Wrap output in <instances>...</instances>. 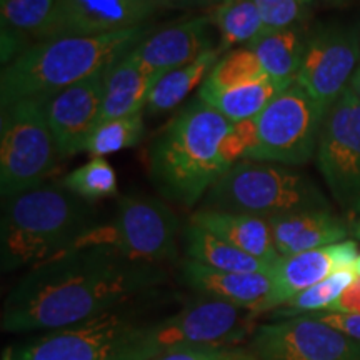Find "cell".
I'll use <instances>...</instances> for the list:
<instances>
[{
	"label": "cell",
	"mask_w": 360,
	"mask_h": 360,
	"mask_svg": "<svg viewBox=\"0 0 360 360\" xmlns=\"http://www.w3.org/2000/svg\"><path fill=\"white\" fill-rule=\"evenodd\" d=\"M220 49H210L193 60L192 64L180 67L157 80L147 98L146 110L148 115H159L172 110L192 92L197 85L204 84L207 75L219 62Z\"/></svg>",
	"instance_id": "25"
},
{
	"label": "cell",
	"mask_w": 360,
	"mask_h": 360,
	"mask_svg": "<svg viewBox=\"0 0 360 360\" xmlns=\"http://www.w3.org/2000/svg\"><path fill=\"white\" fill-rule=\"evenodd\" d=\"M328 312L360 315V276L355 277V281L342 292L339 299L328 307Z\"/></svg>",
	"instance_id": "36"
},
{
	"label": "cell",
	"mask_w": 360,
	"mask_h": 360,
	"mask_svg": "<svg viewBox=\"0 0 360 360\" xmlns=\"http://www.w3.org/2000/svg\"><path fill=\"white\" fill-rule=\"evenodd\" d=\"M307 39L309 34L305 32L304 25H300L260 32L250 44H247V47L257 56L260 65L270 79L292 85L297 82Z\"/></svg>",
	"instance_id": "22"
},
{
	"label": "cell",
	"mask_w": 360,
	"mask_h": 360,
	"mask_svg": "<svg viewBox=\"0 0 360 360\" xmlns=\"http://www.w3.org/2000/svg\"><path fill=\"white\" fill-rule=\"evenodd\" d=\"M147 29L119 30L101 35H65L32 44L4 65L0 105L24 98H47L97 72L109 69L146 39Z\"/></svg>",
	"instance_id": "3"
},
{
	"label": "cell",
	"mask_w": 360,
	"mask_h": 360,
	"mask_svg": "<svg viewBox=\"0 0 360 360\" xmlns=\"http://www.w3.org/2000/svg\"><path fill=\"white\" fill-rule=\"evenodd\" d=\"M349 89L352 90L355 96H357V97L360 98V67H359L357 70H355V74L352 75V79H350Z\"/></svg>",
	"instance_id": "38"
},
{
	"label": "cell",
	"mask_w": 360,
	"mask_h": 360,
	"mask_svg": "<svg viewBox=\"0 0 360 360\" xmlns=\"http://www.w3.org/2000/svg\"><path fill=\"white\" fill-rule=\"evenodd\" d=\"M231 120L193 101L155 139L148 150V175L167 200L192 207L227 170L220 143Z\"/></svg>",
	"instance_id": "4"
},
{
	"label": "cell",
	"mask_w": 360,
	"mask_h": 360,
	"mask_svg": "<svg viewBox=\"0 0 360 360\" xmlns=\"http://www.w3.org/2000/svg\"><path fill=\"white\" fill-rule=\"evenodd\" d=\"M257 56L249 47L236 49L220 58L210 74L207 75L199 90L204 92H219L238 85H245L267 79Z\"/></svg>",
	"instance_id": "28"
},
{
	"label": "cell",
	"mask_w": 360,
	"mask_h": 360,
	"mask_svg": "<svg viewBox=\"0 0 360 360\" xmlns=\"http://www.w3.org/2000/svg\"><path fill=\"white\" fill-rule=\"evenodd\" d=\"M247 347L257 360H360V340L314 314L264 323L252 332Z\"/></svg>",
	"instance_id": "12"
},
{
	"label": "cell",
	"mask_w": 360,
	"mask_h": 360,
	"mask_svg": "<svg viewBox=\"0 0 360 360\" xmlns=\"http://www.w3.org/2000/svg\"><path fill=\"white\" fill-rule=\"evenodd\" d=\"M202 2H212V0H202Z\"/></svg>",
	"instance_id": "44"
},
{
	"label": "cell",
	"mask_w": 360,
	"mask_h": 360,
	"mask_svg": "<svg viewBox=\"0 0 360 360\" xmlns=\"http://www.w3.org/2000/svg\"><path fill=\"white\" fill-rule=\"evenodd\" d=\"M0 142L2 199L42 186L58 155L44 98H24L4 107Z\"/></svg>",
	"instance_id": "7"
},
{
	"label": "cell",
	"mask_w": 360,
	"mask_h": 360,
	"mask_svg": "<svg viewBox=\"0 0 360 360\" xmlns=\"http://www.w3.org/2000/svg\"><path fill=\"white\" fill-rule=\"evenodd\" d=\"M259 143L257 117L232 122L231 129L225 134L222 143H220V157L227 169L242 162V159H249L255 147Z\"/></svg>",
	"instance_id": "33"
},
{
	"label": "cell",
	"mask_w": 360,
	"mask_h": 360,
	"mask_svg": "<svg viewBox=\"0 0 360 360\" xmlns=\"http://www.w3.org/2000/svg\"><path fill=\"white\" fill-rule=\"evenodd\" d=\"M191 222L270 265H276L281 260L267 219L249 214L202 209L192 215Z\"/></svg>",
	"instance_id": "19"
},
{
	"label": "cell",
	"mask_w": 360,
	"mask_h": 360,
	"mask_svg": "<svg viewBox=\"0 0 360 360\" xmlns=\"http://www.w3.org/2000/svg\"><path fill=\"white\" fill-rule=\"evenodd\" d=\"M315 155L332 197L360 214V98L349 85L327 112Z\"/></svg>",
	"instance_id": "10"
},
{
	"label": "cell",
	"mask_w": 360,
	"mask_h": 360,
	"mask_svg": "<svg viewBox=\"0 0 360 360\" xmlns=\"http://www.w3.org/2000/svg\"><path fill=\"white\" fill-rule=\"evenodd\" d=\"M255 4L262 17V32L300 27L310 15V4L302 0H255Z\"/></svg>",
	"instance_id": "32"
},
{
	"label": "cell",
	"mask_w": 360,
	"mask_h": 360,
	"mask_svg": "<svg viewBox=\"0 0 360 360\" xmlns=\"http://www.w3.org/2000/svg\"><path fill=\"white\" fill-rule=\"evenodd\" d=\"M134 49L107 70L98 125L142 112L147 105L148 94L159 80L157 75L142 65Z\"/></svg>",
	"instance_id": "20"
},
{
	"label": "cell",
	"mask_w": 360,
	"mask_h": 360,
	"mask_svg": "<svg viewBox=\"0 0 360 360\" xmlns=\"http://www.w3.org/2000/svg\"><path fill=\"white\" fill-rule=\"evenodd\" d=\"M167 281L157 264L103 245L82 247L34 265L4 300L0 328L51 332L127 305Z\"/></svg>",
	"instance_id": "1"
},
{
	"label": "cell",
	"mask_w": 360,
	"mask_h": 360,
	"mask_svg": "<svg viewBox=\"0 0 360 360\" xmlns=\"http://www.w3.org/2000/svg\"><path fill=\"white\" fill-rule=\"evenodd\" d=\"M137 321L127 305L12 347L11 360H119Z\"/></svg>",
	"instance_id": "11"
},
{
	"label": "cell",
	"mask_w": 360,
	"mask_h": 360,
	"mask_svg": "<svg viewBox=\"0 0 360 360\" xmlns=\"http://www.w3.org/2000/svg\"><path fill=\"white\" fill-rule=\"evenodd\" d=\"M143 135L142 112L102 122L90 137L87 152L94 157H105L137 146Z\"/></svg>",
	"instance_id": "31"
},
{
	"label": "cell",
	"mask_w": 360,
	"mask_h": 360,
	"mask_svg": "<svg viewBox=\"0 0 360 360\" xmlns=\"http://www.w3.org/2000/svg\"><path fill=\"white\" fill-rule=\"evenodd\" d=\"M287 87L290 85L267 77L259 82L238 85V87L219 90V92L199 90V98L231 122H240V120L257 117Z\"/></svg>",
	"instance_id": "24"
},
{
	"label": "cell",
	"mask_w": 360,
	"mask_h": 360,
	"mask_svg": "<svg viewBox=\"0 0 360 360\" xmlns=\"http://www.w3.org/2000/svg\"><path fill=\"white\" fill-rule=\"evenodd\" d=\"M57 13V0H0L2 29L39 42L51 39Z\"/></svg>",
	"instance_id": "26"
},
{
	"label": "cell",
	"mask_w": 360,
	"mask_h": 360,
	"mask_svg": "<svg viewBox=\"0 0 360 360\" xmlns=\"http://www.w3.org/2000/svg\"><path fill=\"white\" fill-rule=\"evenodd\" d=\"M207 17L177 22L146 37L134 49L135 56L148 72L162 77L180 67L192 64L202 53L210 51Z\"/></svg>",
	"instance_id": "17"
},
{
	"label": "cell",
	"mask_w": 360,
	"mask_h": 360,
	"mask_svg": "<svg viewBox=\"0 0 360 360\" xmlns=\"http://www.w3.org/2000/svg\"><path fill=\"white\" fill-rule=\"evenodd\" d=\"M150 6H167V4H180V2H188V0H147Z\"/></svg>",
	"instance_id": "39"
},
{
	"label": "cell",
	"mask_w": 360,
	"mask_h": 360,
	"mask_svg": "<svg viewBox=\"0 0 360 360\" xmlns=\"http://www.w3.org/2000/svg\"><path fill=\"white\" fill-rule=\"evenodd\" d=\"M204 209L272 219L330 210V204L317 184L300 170L272 162L242 160L210 187Z\"/></svg>",
	"instance_id": "5"
},
{
	"label": "cell",
	"mask_w": 360,
	"mask_h": 360,
	"mask_svg": "<svg viewBox=\"0 0 360 360\" xmlns=\"http://www.w3.org/2000/svg\"><path fill=\"white\" fill-rule=\"evenodd\" d=\"M360 34L352 27H321L309 35L297 84L328 112L355 74Z\"/></svg>",
	"instance_id": "13"
},
{
	"label": "cell",
	"mask_w": 360,
	"mask_h": 360,
	"mask_svg": "<svg viewBox=\"0 0 360 360\" xmlns=\"http://www.w3.org/2000/svg\"><path fill=\"white\" fill-rule=\"evenodd\" d=\"M332 259H334L335 270L354 269L359 260V245L354 240H342L334 245H328Z\"/></svg>",
	"instance_id": "37"
},
{
	"label": "cell",
	"mask_w": 360,
	"mask_h": 360,
	"mask_svg": "<svg viewBox=\"0 0 360 360\" xmlns=\"http://www.w3.org/2000/svg\"><path fill=\"white\" fill-rule=\"evenodd\" d=\"M180 278L188 289L204 299L227 302L255 315L264 312L274 287L272 272H225L191 259L184 260L180 265Z\"/></svg>",
	"instance_id": "16"
},
{
	"label": "cell",
	"mask_w": 360,
	"mask_h": 360,
	"mask_svg": "<svg viewBox=\"0 0 360 360\" xmlns=\"http://www.w3.org/2000/svg\"><path fill=\"white\" fill-rule=\"evenodd\" d=\"M177 233L179 219L165 202L124 195L117 202L115 217L90 229L69 250L103 245L130 259L160 265L177 257Z\"/></svg>",
	"instance_id": "8"
},
{
	"label": "cell",
	"mask_w": 360,
	"mask_h": 360,
	"mask_svg": "<svg viewBox=\"0 0 360 360\" xmlns=\"http://www.w3.org/2000/svg\"><path fill=\"white\" fill-rule=\"evenodd\" d=\"M305 4H314V2H321V0H302ZM323 2H332V0H323Z\"/></svg>",
	"instance_id": "43"
},
{
	"label": "cell",
	"mask_w": 360,
	"mask_h": 360,
	"mask_svg": "<svg viewBox=\"0 0 360 360\" xmlns=\"http://www.w3.org/2000/svg\"><path fill=\"white\" fill-rule=\"evenodd\" d=\"M327 112L294 82L257 115L259 143L247 160L299 167L317 152Z\"/></svg>",
	"instance_id": "9"
},
{
	"label": "cell",
	"mask_w": 360,
	"mask_h": 360,
	"mask_svg": "<svg viewBox=\"0 0 360 360\" xmlns=\"http://www.w3.org/2000/svg\"><path fill=\"white\" fill-rule=\"evenodd\" d=\"M220 30V52L238 44H250L264 30L255 0H225L215 13Z\"/></svg>",
	"instance_id": "27"
},
{
	"label": "cell",
	"mask_w": 360,
	"mask_h": 360,
	"mask_svg": "<svg viewBox=\"0 0 360 360\" xmlns=\"http://www.w3.org/2000/svg\"><path fill=\"white\" fill-rule=\"evenodd\" d=\"M97 210L58 184H42L4 200L0 220L2 272L34 267L64 254L96 227Z\"/></svg>",
	"instance_id": "2"
},
{
	"label": "cell",
	"mask_w": 360,
	"mask_h": 360,
	"mask_svg": "<svg viewBox=\"0 0 360 360\" xmlns=\"http://www.w3.org/2000/svg\"><path fill=\"white\" fill-rule=\"evenodd\" d=\"M184 244L188 259L225 272L270 274L276 267L238 250L237 247L192 222H188L184 231Z\"/></svg>",
	"instance_id": "23"
},
{
	"label": "cell",
	"mask_w": 360,
	"mask_h": 360,
	"mask_svg": "<svg viewBox=\"0 0 360 360\" xmlns=\"http://www.w3.org/2000/svg\"><path fill=\"white\" fill-rule=\"evenodd\" d=\"M154 8L147 0H57L51 39L134 29L141 27Z\"/></svg>",
	"instance_id": "15"
},
{
	"label": "cell",
	"mask_w": 360,
	"mask_h": 360,
	"mask_svg": "<svg viewBox=\"0 0 360 360\" xmlns=\"http://www.w3.org/2000/svg\"><path fill=\"white\" fill-rule=\"evenodd\" d=\"M255 317L220 300H197L162 321L139 322L125 339L119 360H154L182 349L233 345L250 334Z\"/></svg>",
	"instance_id": "6"
},
{
	"label": "cell",
	"mask_w": 360,
	"mask_h": 360,
	"mask_svg": "<svg viewBox=\"0 0 360 360\" xmlns=\"http://www.w3.org/2000/svg\"><path fill=\"white\" fill-rule=\"evenodd\" d=\"M314 315L319 319V321L327 323V326L344 332L345 335L352 337L355 340H360V315L334 314V312H321Z\"/></svg>",
	"instance_id": "35"
},
{
	"label": "cell",
	"mask_w": 360,
	"mask_h": 360,
	"mask_svg": "<svg viewBox=\"0 0 360 360\" xmlns=\"http://www.w3.org/2000/svg\"><path fill=\"white\" fill-rule=\"evenodd\" d=\"M355 277H357V272L354 269L337 270L332 276L323 278L322 282L315 283L314 287L295 295L290 302L283 305V309L278 312V317L290 319L297 315H305V312H314V310H328V307L339 299L342 292L355 281Z\"/></svg>",
	"instance_id": "30"
},
{
	"label": "cell",
	"mask_w": 360,
	"mask_h": 360,
	"mask_svg": "<svg viewBox=\"0 0 360 360\" xmlns=\"http://www.w3.org/2000/svg\"><path fill=\"white\" fill-rule=\"evenodd\" d=\"M12 359V347H8L4 350V355H2V360H11Z\"/></svg>",
	"instance_id": "40"
},
{
	"label": "cell",
	"mask_w": 360,
	"mask_h": 360,
	"mask_svg": "<svg viewBox=\"0 0 360 360\" xmlns=\"http://www.w3.org/2000/svg\"><path fill=\"white\" fill-rule=\"evenodd\" d=\"M354 233H355V236H357V237L360 238V214H359L357 224H355V227H354Z\"/></svg>",
	"instance_id": "41"
},
{
	"label": "cell",
	"mask_w": 360,
	"mask_h": 360,
	"mask_svg": "<svg viewBox=\"0 0 360 360\" xmlns=\"http://www.w3.org/2000/svg\"><path fill=\"white\" fill-rule=\"evenodd\" d=\"M154 360H257L249 347L236 345H204V347L182 349L160 355Z\"/></svg>",
	"instance_id": "34"
},
{
	"label": "cell",
	"mask_w": 360,
	"mask_h": 360,
	"mask_svg": "<svg viewBox=\"0 0 360 360\" xmlns=\"http://www.w3.org/2000/svg\"><path fill=\"white\" fill-rule=\"evenodd\" d=\"M62 186L87 202L117 195V174L103 157H94L60 180Z\"/></svg>",
	"instance_id": "29"
},
{
	"label": "cell",
	"mask_w": 360,
	"mask_h": 360,
	"mask_svg": "<svg viewBox=\"0 0 360 360\" xmlns=\"http://www.w3.org/2000/svg\"><path fill=\"white\" fill-rule=\"evenodd\" d=\"M355 272H357V276H360V255H359L357 264H355Z\"/></svg>",
	"instance_id": "42"
},
{
	"label": "cell",
	"mask_w": 360,
	"mask_h": 360,
	"mask_svg": "<svg viewBox=\"0 0 360 360\" xmlns=\"http://www.w3.org/2000/svg\"><path fill=\"white\" fill-rule=\"evenodd\" d=\"M334 272L337 270L328 247L281 257L272 270L274 287L265 302L264 312L283 307L300 292L310 289Z\"/></svg>",
	"instance_id": "21"
},
{
	"label": "cell",
	"mask_w": 360,
	"mask_h": 360,
	"mask_svg": "<svg viewBox=\"0 0 360 360\" xmlns=\"http://www.w3.org/2000/svg\"><path fill=\"white\" fill-rule=\"evenodd\" d=\"M267 222L281 257L334 245L350 232L347 224L330 210L278 215L267 219Z\"/></svg>",
	"instance_id": "18"
},
{
	"label": "cell",
	"mask_w": 360,
	"mask_h": 360,
	"mask_svg": "<svg viewBox=\"0 0 360 360\" xmlns=\"http://www.w3.org/2000/svg\"><path fill=\"white\" fill-rule=\"evenodd\" d=\"M107 70L44 98L58 155L70 157L87 150L90 137L101 122Z\"/></svg>",
	"instance_id": "14"
}]
</instances>
